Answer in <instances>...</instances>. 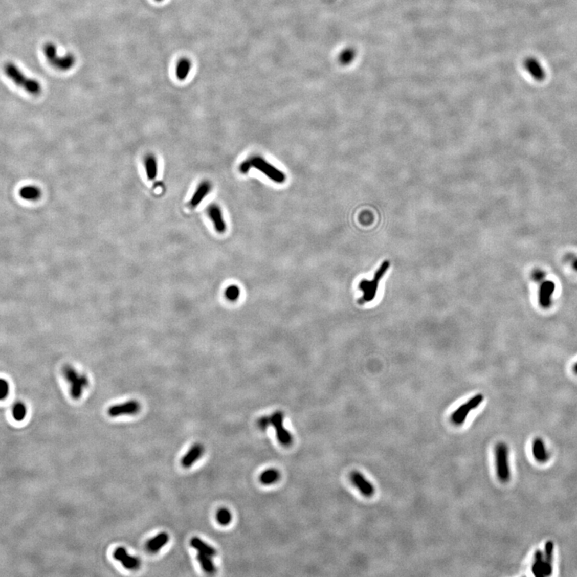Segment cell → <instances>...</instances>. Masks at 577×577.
<instances>
[{
  "instance_id": "1",
  "label": "cell",
  "mask_w": 577,
  "mask_h": 577,
  "mask_svg": "<svg viewBox=\"0 0 577 577\" xmlns=\"http://www.w3.org/2000/svg\"><path fill=\"white\" fill-rule=\"evenodd\" d=\"M4 71L8 79L13 82L15 85L24 89L27 93L32 95H39L41 93L42 87L40 83L25 76L15 63L11 62L6 63Z\"/></svg>"
},
{
  "instance_id": "2",
  "label": "cell",
  "mask_w": 577,
  "mask_h": 577,
  "mask_svg": "<svg viewBox=\"0 0 577 577\" xmlns=\"http://www.w3.org/2000/svg\"><path fill=\"white\" fill-rule=\"evenodd\" d=\"M62 374L69 383L70 394L73 400H80L83 391L89 386V380L85 374H82L71 365H65Z\"/></svg>"
},
{
  "instance_id": "3",
  "label": "cell",
  "mask_w": 577,
  "mask_h": 577,
  "mask_svg": "<svg viewBox=\"0 0 577 577\" xmlns=\"http://www.w3.org/2000/svg\"><path fill=\"white\" fill-rule=\"evenodd\" d=\"M389 267H390V261H384L382 263L380 268L378 269L373 279H364L361 281L359 285V288L363 292V297L359 299V304L363 305V304L368 303V302H370L374 299L380 281L383 278L385 274L387 272Z\"/></svg>"
},
{
  "instance_id": "4",
  "label": "cell",
  "mask_w": 577,
  "mask_h": 577,
  "mask_svg": "<svg viewBox=\"0 0 577 577\" xmlns=\"http://www.w3.org/2000/svg\"><path fill=\"white\" fill-rule=\"evenodd\" d=\"M43 52L47 60L52 67L56 68L58 70L66 72L72 69L76 64V57L72 54H66L64 56H60L58 53L56 45L54 43H45L43 48Z\"/></svg>"
},
{
  "instance_id": "5",
  "label": "cell",
  "mask_w": 577,
  "mask_h": 577,
  "mask_svg": "<svg viewBox=\"0 0 577 577\" xmlns=\"http://www.w3.org/2000/svg\"><path fill=\"white\" fill-rule=\"evenodd\" d=\"M250 166L252 168H257V170L262 172L264 175L270 178L271 181L277 184H282L285 182L286 176L283 172H281L274 165L267 162L265 160L261 157H253L249 158Z\"/></svg>"
},
{
  "instance_id": "6",
  "label": "cell",
  "mask_w": 577,
  "mask_h": 577,
  "mask_svg": "<svg viewBox=\"0 0 577 577\" xmlns=\"http://www.w3.org/2000/svg\"><path fill=\"white\" fill-rule=\"evenodd\" d=\"M496 464L497 476L502 483L510 480L511 472L508 462V448L503 442L497 444L496 448Z\"/></svg>"
},
{
  "instance_id": "7",
  "label": "cell",
  "mask_w": 577,
  "mask_h": 577,
  "mask_svg": "<svg viewBox=\"0 0 577 577\" xmlns=\"http://www.w3.org/2000/svg\"><path fill=\"white\" fill-rule=\"evenodd\" d=\"M483 401V394H478L472 397L470 400H468L464 404L461 405L452 414V421L453 424L456 426H460L464 424L468 414L474 409L477 408Z\"/></svg>"
},
{
  "instance_id": "8",
  "label": "cell",
  "mask_w": 577,
  "mask_h": 577,
  "mask_svg": "<svg viewBox=\"0 0 577 577\" xmlns=\"http://www.w3.org/2000/svg\"><path fill=\"white\" fill-rule=\"evenodd\" d=\"M270 425L275 428L277 438L281 445L285 447L291 446L293 442V437L290 431L285 429L283 425L284 414L281 411H277L270 416Z\"/></svg>"
},
{
  "instance_id": "9",
  "label": "cell",
  "mask_w": 577,
  "mask_h": 577,
  "mask_svg": "<svg viewBox=\"0 0 577 577\" xmlns=\"http://www.w3.org/2000/svg\"><path fill=\"white\" fill-rule=\"evenodd\" d=\"M141 406L137 400H129L123 404L112 406L107 410V414L111 417H118L120 415H134L139 413Z\"/></svg>"
},
{
  "instance_id": "10",
  "label": "cell",
  "mask_w": 577,
  "mask_h": 577,
  "mask_svg": "<svg viewBox=\"0 0 577 577\" xmlns=\"http://www.w3.org/2000/svg\"><path fill=\"white\" fill-rule=\"evenodd\" d=\"M113 557L117 561H120L126 569L137 570L141 566L139 559L129 555L127 550L122 547H119L114 551Z\"/></svg>"
},
{
  "instance_id": "11",
  "label": "cell",
  "mask_w": 577,
  "mask_h": 577,
  "mask_svg": "<svg viewBox=\"0 0 577 577\" xmlns=\"http://www.w3.org/2000/svg\"><path fill=\"white\" fill-rule=\"evenodd\" d=\"M350 480L353 485L360 491L361 493L366 497H371L375 492L374 485L368 479L364 477L363 474L359 472H353L350 474Z\"/></svg>"
},
{
  "instance_id": "12",
  "label": "cell",
  "mask_w": 577,
  "mask_h": 577,
  "mask_svg": "<svg viewBox=\"0 0 577 577\" xmlns=\"http://www.w3.org/2000/svg\"><path fill=\"white\" fill-rule=\"evenodd\" d=\"M556 291V285L552 281H543L539 291V303L544 309H548L551 305L553 294Z\"/></svg>"
},
{
  "instance_id": "13",
  "label": "cell",
  "mask_w": 577,
  "mask_h": 577,
  "mask_svg": "<svg viewBox=\"0 0 577 577\" xmlns=\"http://www.w3.org/2000/svg\"><path fill=\"white\" fill-rule=\"evenodd\" d=\"M208 213L216 231L218 233H224L226 231V223L220 208L216 205H211L208 209Z\"/></svg>"
},
{
  "instance_id": "14",
  "label": "cell",
  "mask_w": 577,
  "mask_h": 577,
  "mask_svg": "<svg viewBox=\"0 0 577 577\" xmlns=\"http://www.w3.org/2000/svg\"><path fill=\"white\" fill-rule=\"evenodd\" d=\"M524 67L535 80L541 81L545 78V72L544 69L537 59L533 57H528L524 60Z\"/></svg>"
},
{
  "instance_id": "15",
  "label": "cell",
  "mask_w": 577,
  "mask_h": 577,
  "mask_svg": "<svg viewBox=\"0 0 577 577\" xmlns=\"http://www.w3.org/2000/svg\"><path fill=\"white\" fill-rule=\"evenodd\" d=\"M212 189V185L210 182H203L198 185L197 189L195 191L194 194L191 198L190 202H189V206L192 209L197 207L204 198L206 197L209 194Z\"/></svg>"
},
{
  "instance_id": "16",
  "label": "cell",
  "mask_w": 577,
  "mask_h": 577,
  "mask_svg": "<svg viewBox=\"0 0 577 577\" xmlns=\"http://www.w3.org/2000/svg\"><path fill=\"white\" fill-rule=\"evenodd\" d=\"M204 453V448L202 444H194L190 448L187 454L182 458V464L184 468H189L194 464L197 459H200Z\"/></svg>"
},
{
  "instance_id": "17",
  "label": "cell",
  "mask_w": 577,
  "mask_h": 577,
  "mask_svg": "<svg viewBox=\"0 0 577 577\" xmlns=\"http://www.w3.org/2000/svg\"><path fill=\"white\" fill-rule=\"evenodd\" d=\"M169 541V536L166 532H161L153 538L148 540L146 544L147 551L151 553H157L163 548Z\"/></svg>"
},
{
  "instance_id": "18",
  "label": "cell",
  "mask_w": 577,
  "mask_h": 577,
  "mask_svg": "<svg viewBox=\"0 0 577 577\" xmlns=\"http://www.w3.org/2000/svg\"><path fill=\"white\" fill-rule=\"evenodd\" d=\"M190 545L191 547L198 551V552L204 553V554H206V555L212 557L216 555V551L215 548L204 542L203 540H201L198 537H193V538L191 539Z\"/></svg>"
},
{
  "instance_id": "19",
  "label": "cell",
  "mask_w": 577,
  "mask_h": 577,
  "mask_svg": "<svg viewBox=\"0 0 577 577\" xmlns=\"http://www.w3.org/2000/svg\"><path fill=\"white\" fill-rule=\"evenodd\" d=\"M532 453L535 459L538 462H545L548 459V454L546 451L544 442L540 438L535 439L532 445Z\"/></svg>"
},
{
  "instance_id": "20",
  "label": "cell",
  "mask_w": 577,
  "mask_h": 577,
  "mask_svg": "<svg viewBox=\"0 0 577 577\" xmlns=\"http://www.w3.org/2000/svg\"><path fill=\"white\" fill-rule=\"evenodd\" d=\"M144 165L146 170L147 176L150 181L156 179L158 176V161L155 156L149 154L147 155L144 160Z\"/></svg>"
},
{
  "instance_id": "21",
  "label": "cell",
  "mask_w": 577,
  "mask_h": 577,
  "mask_svg": "<svg viewBox=\"0 0 577 577\" xmlns=\"http://www.w3.org/2000/svg\"><path fill=\"white\" fill-rule=\"evenodd\" d=\"M192 69V63L189 59L184 58L179 60L176 67V75L178 80H185L187 79Z\"/></svg>"
},
{
  "instance_id": "22",
  "label": "cell",
  "mask_w": 577,
  "mask_h": 577,
  "mask_svg": "<svg viewBox=\"0 0 577 577\" xmlns=\"http://www.w3.org/2000/svg\"><path fill=\"white\" fill-rule=\"evenodd\" d=\"M19 195L24 200L36 201L41 196V190L34 185H28L19 190Z\"/></svg>"
},
{
  "instance_id": "23",
  "label": "cell",
  "mask_w": 577,
  "mask_h": 577,
  "mask_svg": "<svg viewBox=\"0 0 577 577\" xmlns=\"http://www.w3.org/2000/svg\"><path fill=\"white\" fill-rule=\"evenodd\" d=\"M197 561L200 563L201 566L203 568L204 571L207 574L216 573V568L212 561V557L204 554V553L198 552L197 554Z\"/></svg>"
},
{
  "instance_id": "24",
  "label": "cell",
  "mask_w": 577,
  "mask_h": 577,
  "mask_svg": "<svg viewBox=\"0 0 577 577\" xmlns=\"http://www.w3.org/2000/svg\"><path fill=\"white\" fill-rule=\"evenodd\" d=\"M280 479V473L275 469L264 471L260 476V482L264 485L273 484Z\"/></svg>"
},
{
  "instance_id": "25",
  "label": "cell",
  "mask_w": 577,
  "mask_h": 577,
  "mask_svg": "<svg viewBox=\"0 0 577 577\" xmlns=\"http://www.w3.org/2000/svg\"><path fill=\"white\" fill-rule=\"evenodd\" d=\"M28 414L27 406L23 402H17L12 407V415L18 422H21L26 418Z\"/></svg>"
},
{
  "instance_id": "26",
  "label": "cell",
  "mask_w": 577,
  "mask_h": 577,
  "mask_svg": "<svg viewBox=\"0 0 577 577\" xmlns=\"http://www.w3.org/2000/svg\"><path fill=\"white\" fill-rule=\"evenodd\" d=\"M544 564L542 552L538 551L536 554V561L532 566V572L536 576H544Z\"/></svg>"
},
{
  "instance_id": "27",
  "label": "cell",
  "mask_w": 577,
  "mask_h": 577,
  "mask_svg": "<svg viewBox=\"0 0 577 577\" xmlns=\"http://www.w3.org/2000/svg\"><path fill=\"white\" fill-rule=\"evenodd\" d=\"M216 518L220 525L226 526L230 524L232 515L230 511L226 508H220L216 513Z\"/></svg>"
},
{
  "instance_id": "28",
  "label": "cell",
  "mask_w": 577,
  "mask_h": 577,
  "mask_svg": "<svg viewBox=\"0 0 577 577\" xmlns=\"http://www.w3.org/2000/svg\"><path fill=\"white\" fill-rule=\"evenodd\" d=\"M226 298L232 302H234L236 300L238 299L240 297V288L237 285H230L226 288Z\"/></svg>"
},
{
  "instance_id": "29",
  "label": "cell",
  "mask_w": 577,
  "mask_h": 577,
  "mask_svg": "<svg viewBox=\"0 0 577 577\" xmlns=\"http://www.w3.org/2000/svg\"><path fill=\"white\" fill-rule=\"evenodd\" d=\"M10 393V384L7 380L0 378V401L8 398Z\"/></svg>"
},
{
  "instance_id": "30",
  "label": "cell",
  "mask_w": 577,
  "mask_h": 577,
  "mask_svg": "<svg viewBox=\"0 0 577 577\" xmlns=\"http://www.w3.org/2000/svg\"><path fill=\"white\" fill-rule=\"evenodd\" d=\"M553 554V543L551 541L547 543L545 546V562L547 564H551V560H552Z\"/></svg>"
},
{
  "instance_id": "31",
  "label": "cell",
  "mask_w": 577,
  "mask_h": 577,
  "mask_svg": "<svg viewBox=\"0 0 577 577\" xmlns=\"http://www.w3.org/2000/svg\"><path fill=\"white\" fill-rule=\"evenodd\" d=\"M257 425L261 430H265L270 425V416H264L257 421Z\"/></svg>"
},
{
  "instance_id": "32",
  "label": "cell",
  "mask_w": 577,
  "mask_h": 577,
  "mask_svg": "<svg viewBox=\"0 0 577 577\" xmlns=\"http://www.w3.org/2000/svg\"><path fill=\"white\" fill-rule=\"evenodd\" d=\"M532 278L535 281H540L545 278V274H544V271H542V270H535L532 274Z\"/></svg>"
},
{
  "instance_id": "33",
  "label": "cell",
  "mask_w": 577,
  "mask_h": 577,
  "mask_svg": "<svg viewBox=\"0 0 577 577\" xmlns=\"http://www.w3.org/2000/svg\"><path fill=\"white\" fill-rule=\"evenodd\" d=\"M353 57H354V52H353V51L348 50L343 54L342 59H343V61H344L345 63H349V62L351 61Z\"/></svg>"
},
{
  "instance_id": "34",
  "label": "cell",
  "mask_w": 577,
  "mask_h": 577,
  "mask_svg": "<svg viewBox=\"0 0 577 577\" xmlns=\"http://www.w3.org/2000/svg\"><path fill=\"white\" fill-rule=\"evenodd\" d=\"M572 267H573V268L575 269V270H576L577 271V258H575V259L573 261H572Z\"/></svg>"
},
{
  "instance_id": "35",
  "label": "cell",
  "mask_w": 577,
  "mask_h": 577,
  "mask_svg": "<svg viewBox=\"0 0 577 577\" xmlns=\"http://www.w3.org/2000/svg\"><path fill=\"white\" fill-rule=\"evenodd\" d=\"M573 370L574 372H575V374H577V363H575V365H574Z\"/></svg>"
},
{
  "instance_id": "36",
  "label": "cell",
  "mask_w": 577,
  "mask_h": 577,
  "mask_svg": "<svg viewBox=\"0 0 577 577\" xmlns=\"http://www.w3.org/2000/svg\"><path fill=\"white\" fill-rule=\"evenodd\" d=\"M156 1H158V2H161V1H164V0H156Z\"/></svg>"
}]
</instances>
